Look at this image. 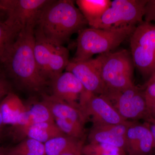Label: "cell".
Listing matches in <instances>:
<instances>
[{
    "instance_id": "e0dca14e",
    "label": "cell",
    "mask_w": 155,
    "mask_h": 155,
    "mask_svg": "<svg viewBox=\"0 0 155 155\" xmlns=\"http://www.w3.org/2000/svg\"><path fill=\"white\" fill-rule=\"evenodd\" d=\"M26 106L17 94L9 93L0 103V113L4 125L17 126L24 112Z\"/></svg>"
},
{
    "instance_id": "7c38bea8",
    "label": "cell",
    "mask_w": 155,
    "mask_h": 155,
    "mask_svg": "<svg viewBox=\"0 0 155 155\" xmlns=\"http://www.w3.org/2000/svg\"><path fill=\"white\" fill-rule=\"evenodd\" d=\"M155 150L153 138L147 122L130 121L126 135L128 155H150Z\"/></svg>"
},
{
    "instance_id": "d4e9b609",
    "label": "cell",
    "mask_w": 155,
    "mask_h": 155,
    "mask_svg": "<svg viewBox=\"0 0 155 155\" xmlns=\"http://www.w3.org/2000/svg\"><path fill=\"white\" fill-rule=\"evenodd\" d=\"M144 96L148 110L153 121L155 120V82L144 86Z\"/></svg>"
},
{
    "instance_id": "83f0119b",
    "label": "cell",
    "mask_w": 155,
    "mask_h": 155,
    "mask_svg": "<svg viewBox=\"0 0 155 155\" xmlns=\"http://www.w3.org/2000/svg\"><path fill=\"white\" fill-rule=\"evenodd\" d=\"M150 130L152 134L153 138L154 143V147L155 150V120H154L152 122L148 123Z\"/></svg>"
},
{
    "instance_id": "cb8c5ba5",
    "label": "cell",
    "mask_w": 155,
    "mask_h": 155,
    "mask_svg": "<svg viewBox=\"0 0 155 155\" xmlns=\"http://www.w3.org/2000/svg\"><path fill=\"white\" fill-rule=\"evenodd\" d=\"M19 33L5 21H0V65L6 51Z\"/></svg>"
},
{
    "instance_id": "52a82bcc",
    "label": "cell",
    "mask_w": 155,
    "mask_h": 155,
    "mask_svg": "<svg viewBox=\"0 0 155 155\" xmlns=\"http://www.w3.org/2000/svg\"><path fill=\"white\" fill-rule=\"evenodd\" d=\"M147 0H114L95 28L110 29L137 26L143 21Z\"/></svg>"
},
{
    "instance_id": "9a60e30c",
    "label": "cell",
    "mask_w": 155,
    "mask_h": 155,
    "mask_svg": "<svg viewBox=\"0 0 155 155\" xmlns=\"http://www.w3.org/2000/svg\"><path fill=\"white\" fill-rule=\"evenodd\" d=\"M11 128L13 137L19 141L25 138H30L45 143L56 137L65 134L55 121L19 125L11 127Z\"/></svg>"
},
{
    "instance_id": "5b68a950",
    "label": "cell",
    "mask_w": 155,
    "mask_h": 155,
    "mask_svg": "<svg viewBox=\"0 0 155 155\" xmlns=\"http://www.w3.org/2000/svg\"><path fill=\"white\" fill-rule=\"evenodd\" d=\"M35 35V55L39 72L46 80L51 81L66 69L70 61L69 50L37 29Z\"/></svg>"
},
{
    "instance_id": "4dcf8cb0",
    "label": "cell",
    "mask_w": 155,
    "mask_h": 155,
    "mask_svg": "<svg viewBox=\"0 0 155 155\" xmlns=\"http://www.w3.org/2000/svg\"><path fill=\"white\" fill-rule=\"evenodd\" d=\"M61 155H83L82 154L75 153H67Z\"/></svg>"
},
{
    "instance_id": "5bb4252c",
    "label": "cell",
    "mask_w": 155,
    "mask_h": 155,
    "mask_svg": "<svg viewBox=\"0 0 155 155\" xmlns=\"http://www.w3.org/2000/svg\"><path fill=\"white\" fill-rule=\"evenodd\" d=\"M130 122L127 121L115 125H93L88 135L89 143L111 145L125 151L126 133Z\"/></svg>"
},
{
    "instance_id": "3957f363",
    "label": "cell",
    "mask_w": 155,
    "mask_h": 155,
    "mask_svg": "<svg viewBox=\"0 0 155 155\" xmlns=\"http://www.w3.org/2000/svg\"><path fill=\"white\" fill-rule=\"evenodd\" d=\"M136 26L110 29L84 28L78 33L76 52L72 60L86 61L97 54L112 51L130 37Z\"/></svg>"
},
{
    "instance_id": "ac0fdd59",
    "label": "cell",
    "mask_w": 155,
    "mask_h": 155,
    "mask_svg": "<svg viewBox=\"0 0 155 155\" xmlns=\"http://www.w3.org/2000/svg\"><path fill=\"white\" fill-rule=\"evenodd\" d=\"M45 155H61L67 153L82 154L84 140L63 134L44 143Z\"/></svg>"
},
{
    "instance_id": "7402d4cb",
    "label": "cell",
    "mask_w": 155,
    "mask_h": 155,
    "mask_svg": "<svg viewBox=\"0 0 155 155\" xmlns=\"http://www.w3.org/2000/svg\"><path fill=\"white\" fill-rule=\"evenodd\" d=\"M55 122L59 129L66 135L84 140L85 123L64 119H55Z\"/></svg>"
},
{
    "instance_id": "4316f807",
    "label": "cell",
    "mask_w": 155,
    "mask_h": 155,
    "mask_svg": "<svg viewBox=\"0 0 155 155\" xmlns=\"http://www.w3.org/2000/svg\"><path fill=\"white\" fill-rule=\"evenodd\" d=\"M11 92L10 84L0 72V101Z\"/></svg>"
},
{
    "instance_id": "603a6c76",
    "label": "cell",
    "mask_w": 155,
    "mask_h": 155,
    "mask_svg": "<svg viewBox=\"0 0 155 155\" xmlns=\"http://www.w3.org/2000/svg\"><path fill=\"white\" fill-rule=\"evenodd\" d=\"M82 153L83 155H126L123 149L104 143H89L84 146Z\"/></svg>"
},
{
    "instance_id": "f1b7e54d",
    "label": "cell",
    "mask_w": 155,
    "mask_h": 155,
    "mask_svg": "<svg viewBox=\"0 0 155 155\" xmlns=\"http://www.w3.org/2000/svg\"><path fill=\"white\" fill-rule=\"evenodd\" d=\"M155 82V72L152 75V76L149 78L148 80L147 81L146 83L144 84V86H146L150 84Z\"/></svg>"
},
{
    "instance_id": "d6986e66",
    "label": "cell",
    "mask_w": 155,
    "mask_h": 155,
    "mask_svg": "<svg viewBox=\"0 0 155 155\" xmlns=\"http://www.w3.org/2000/svg\"><path fill=\"white\" fill-rule=\"evenodd\" d=\"M76 5L91 28H95L110 5V0H77Z\"/></svg>"
},
{
    "instance_id": "ba28073f",
    "label": "cell",
    "mask_w": 155,
    "mask_h": 155,
    "mask_svg": "<svg viewBox=\"0 0 155 155\" xmlns=\"http://www.w3.org/2000/svg\"><path fill=\"white\" fill-rule=\"evenodd\" d=\"M51 0H2L0 9L7 13L5 22L19 32L29 27L35 28L44 8Z\"/></svg>"
},
{
    "instance_id": "2e32d148",
    "label": "cell",
    "mask_w": 155,
    "mask_h": 155,
    "mask_svg": "<svg viewBox=\"0 0 155 155\" xmlns=\"http://www.w3.org/2000/svg\"><path fill=\"white\" fill-rule=\"evenodd\" d=\"M43 102L55 119H64L83 122H86V117L80 109L73 107L52 94L44 95Z\"/></svg>"
},
{
    "instance_id": "484cf974",
    "label": "cell",
    "mask_w": 155,
    "mask_h": 155,
    "mask_svg": "<svg viewBox=\"0 0 155 155\" xmlns=\"http://www.w3.org/2000/svg\"><path fill=\"white\" fill-rule=\"evenodd\" d=\"M145 22H155V0H147L144 7Z\"/></svg>"
},
{
    "instance_id": "6da1fadb",
    "label": "cell",
    "mask_w": 155,
    "mask_h": 155,
    "mask_svg": "<svg viewBox=\"0 0 155 155\" xmlns=\"http://www.w3.org/2000/svg\"><path fill=\"white\" fill-rule=\"evenodd\" d=\"M35 28L20 31L11 44L2 61L9 75L20 85L38 91L48 84L39 72L34 53Z\"/></svg>"
},
{
    "instance_id": "8fae6325",
    "label": "cell",
    "mask_w": 155,
    "mask_h": 155,
    "mask_svg": "<svg viewBox=\"0 0 155 155\" xmlns=\"http://www.w3.org/2000/svg\"><path fill=\"white\" fill-rule=\"evenodd\" d=\"M65 70L74 74L87 92L102 95L107 94L97 58L86 61H70Z\"/></svg>"
},
{
    "instance_id": "30bf717a",
    "label": "cell",
    "mask_w": 155,
    "mask_h": 155,
    "mask_svg": "<svg viewBox=\"0 0 155 155\" xmlns=\"http://www.w3.org/2000/svg\"><path fill=\"white\" fill-rule=\"evenodd\" d=\"M81 110L87 119H90L93 125H115L125 123L114 106L105 96L86 91L81 97Z\"/></svg>"
},
{
    "instance_id": "f546056e",
    "label": "cell",
    "mask_w": 155,
    "mask_h": 155,
    "mask_svg": "<svg viewBox=\"0 0 155 155\" xmlns=\"http://www.w3.org/2000/svg\"><path fill=\"white\" fill-rule=\"evenodd\" d=\"M0 155H7L6 148L0 147Z\"/></svg>"
},
{
    "instance_id": "4fadbf2b",
    "label": "cell",
    "mask_w": 155,
    "mask_h": 155,
    "mask_svg": "<svg viewBox=\"0 0 155 155\" xmlns=\"http://www.w3.org/2000/svg\"><path fill=\"white\" fill-rule=\"evenodd\" d=\"M50 82L53 95L80 110L81 97L86 91L74 74L66 71Z\"/></svg>"
},
{
    "instance_id": "d6a6232c",
    "label": "cell",
    "mask_w": 155,
    "mask_h": 155,
    "mask_svg": "<svg viewBox=\"0 0 155 155\" xmlns=\"http://www.w3.org/2000/svg\"><path fill=\"white\" fill-rule=\"evenodd\" d=\"M150 155H153L152 154Z\"/></svg>"
},
{
    "instance_id": "8992f818",
    "label": "cell",
    "mask_w": 155,
    "mask_h": 155,
    "mask_svg": "<svg viewBox=\"0 0 155 155\" xmlns=\"http://www.w3.org/2000/svg\"><path fill=\"white\" fill-rule=\"evenodd\" d=\"M129 38L134 67L149 79L155 72V24L143 21Z\"/></svg>"
},
{
    "instance_id": "277c9868",
    "label": "cell",
    "mask_w": 155,
    "mask_h": 155,
    "mask_svg": "<svg viewBox=\"0 0 155 155\" xmlns=\"http://www.w3.org/2000/svg\"><path fill=\"white\" fill-rule=\"evenodd\" d=\"M100 73L106 89L104 96L123 91L134 85V65L129 51L123 49L97 57Z\"/></svg>"
},
{
    "instance_id": "9c48e42d",
    "label": "cell",
    "mask_w": 155,
    "mask_h": 155,
    "mask_svg": "<svg viewBox=\"0 0 155 155\" xmlns=\"http://www.w3.org/2000/svg\"><path fill=\"white\" fill-rule=\"evenodd\" d=\"M104 96L125 121L143 119L148 123L153 121L148 110L144 90L134 84L123 91Z\"/></svg>"
},
{
    "instance_id": "ffe728a7",
    "label": "cell",
    "mask_w": 155,
    "mask_h": 155,
    "mask_svg": "<svg viewBox=\"0 0 155 155\" xmlns=\"http://www.w3.org/2000/svg\"><path fill=\"white\" fill-rule=\"evenodd\" d=\"M53 121L54 120L49 110L44 103L41 101L34 103L29 107L26 106V110L17 126Z\"/></svg>"
},
{
    "instance_id": "44dd1931",
    "label": "cell",
    "mask_w": 155,
    "mask_h": 155,
    "mask_svg": "<svg viewBox=\"0 0 155 155\" xmlns=\"http://www.w3.org/2000/svg\"><path fill=\"white\" fill-rule=\"evenodd\" d=\"M6 150L7 155H45L44 143L30 138L24 139Z\"/></svg>"
},
{
    "instance_id": "7a4b0ae2",
    "label": "cell",
    "mask_w": 155,
    "mask_h": 155,
    "mask_svg": "<svg viewBox=\"0 0 155 155\" xmlns=\"http://www.w3.org/2000/svg\"><path fill=\"white\" fill-rule=\"evenodd\" d=\"M87 24L74 1L51 0L42 11L36 29L48 39L63 45Z\"/></svg>"
},
{
    "instance_id": "1f68e13d",
    "label": "cell",
    "mask_w": 155,
    "mask_h": 155,
    "mask_svg": "<svg viewBox=\"0 0 155 155\" xmlns=\"http://www.w3.org/2000/svg\"><path fill=\"white\" fill-rule=\"evenodd\" d=\"M3 125H4L3 124L2 118V115H1V113H0V130L2 129Z\"/></svg>"
}]
</instances>
